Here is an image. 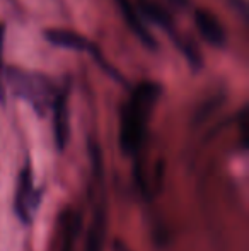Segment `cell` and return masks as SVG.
Listing matches in <instances>:
<instances>
[{"mask_svg":"<svg viewBox=\"0 0 249 251\" xmlns=\"http://www.w3.org/2000/svg\"><path fill=\"white\" fill-rule=\"evenodd\" d=\"M160 94L162 89L159 84L143 82L136 86L123 106L120 122V146L126 155H136L142 149L147 126Z\"/></svg>","mask_w":249,"mask_h":251,"instance_id":"6da1fadb","label":"cell"},{"mask_svg":"<svg viewBox=\"0 0 249 251\" xmlns=\"http://www.w3.org/2000/svg\"><path fill=\"white\" fill-rule=\"evenodd\" d=\"M5 87H9L17 98L29 102L38 115H43L51 108L57 89L48 77L23 69H7L3 75Z\"/></svg>","mask_w":249,"mask_h":251,"instance_id":"7a4b0ae2","label":"cell"},{"mask_svg":"<svg viewBox=\"0 0 249 251\" xmlns=\"http://www.w3.org/2000/svg\"><path fill=\"white\" fill-rule=\"evenodd\" d=\"M43 186L36 185L34 181L33 166L29 161H26L17 175L16 195H14V214L21 221V224L31 226L34 222L43 200Z\"/></svg>","mask_w":249,"mask_h":251,"instance_id":"3957f363","label":"cell"},{"mask_svg":"<svg viewBox=\"0 0 249 251\" xmlns=\"http://www.w3.org/2000/svg\"><path fill=\"white\" fill-rule=\"evenodd\" d=\"M53 109V133H55V146L63 152L70 139V109H68V89L57 91L55 100L51 102Z\"/></svg>","mask_w":249,"mask_h":251,"instance_id":"277c9868","label":"cell"},{"mask_svg":"<svg viewBox=\"0 0 249 251\" xmlns=\"http://www.w3.org/2000/svg\"><path fill=\"white\" fill-rule=\"evenodd\" d=\"M118 7H120L121 14H123L125 23L128 24L130 29L135 33V36L142 41L143 45L154 48L156 47V40L150 34L149 27H147V21L145 17L142 16V12L138 10V7L132 2V0H116Z\"/></svg>","mask_w":249,"mask_h":251,"instance_id":"5b68a950","label":"cell"},{"mask_svg":"<svg viewBox=\"0 0 249 251\" xmlns=\"http://www.w3.org/2000/svg\"><path fill=\"white\" fill-rule=\"evenodd\" d=\"M195 23L198 27L200 34L203 36V40L206 43H210L212 47H224L226 45V31H224L222 24L219 23L215 16L208 10H196L195 12Z\"/></svg>","mask_w":249,"mask_h":251,"instance_id":"8992f818","label":"cell"},{"mask_svg":"<svg viewBox=\"0 0 249 251\" xmlns=\"http://www.w3.org/2000/svg\"><path fill=\"white\" fill-rule=\"evenodd\" d=\"M46 40L51 45L58 48H67V50H73V51H89V53H96V50L92 48V43L87 40L86 36L75 33V31H68V29H48L45 33Z\"/></svg>","mask_w":249,"mask_h":251,"instance_id":"52a82bcc","label":"cell"},{"mask_svg":"<svg viewBox=\"0 0 249 251\" xmlns=\"http://www.w3.org/2000/svg\"><path fill=\"white\" fill-rule=\"evenodd\" d=\"M138 10L142 12V16L145 17V21H150L156 26H159L160 29H164L166 33L174 34V23L171 19V16L167 14V10L164 9L160 3H157L156 0H138L136 3Z\"/></svg>","mask_w":249,"mask_h":251,"instance_id":"ba28073f","label":"cell"},{"mask_svg":"<svg viewBox=\"0 0 249 251\" xmlns=\"http://www.w3.org/2000/svg\"><path fill=\"white\" fill-rule=\"evenodd\" d=\"M3 48H5V26L0 24V102L3 101V96H5V82H3V75H5V67H3Z\"/></svg>","mask_w":249,"mask_h":251,"instance_id":"9c48e42d","label":"cell"}]
</instances>
